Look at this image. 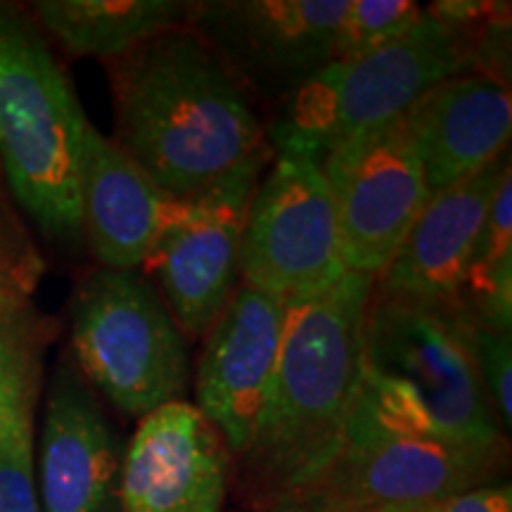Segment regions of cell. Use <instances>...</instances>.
<instances>
[{
  "label": "cell",
  "mask_w": 512,
  "mask_h": 512,
  "mask_svg": "<svg viewBox=\"0 0 512 512\" xmlns=\"http://www.w3.org/2000/svg\"><path fill=\"white\" fill-rule=\"evenodd\" d=\"M403 117L418 145L432 197L508 152L510 83L475 72L448 76Z\"/></svg>",
  "instance_id": "cell-17"
},
{
  "label": "cell",
  "mask_w": 512,
  "mask_h": 512,
  "mask_svg": "<svg viewBox=\"0 0 512 512\" xmlns=\"http://www.w3.org/2000/svg\"><path fill=\"white\" fill-rule=\"evenodd\" d=\"M453 323L467 354L475 363L477 375L482 377L486 394H489L494 411L501 420L505 434L512 425V335L510 330L484 323L456 302L448 304Z\"/></svg>",
  "instance_id": "cell-22"
},
{
  "label": "cell",
  "mask_w": 512,
  "mask_h": 512,
  "mask_svg": "<svg viewBox=\"0 0 512 512\" xmlns=\"http://www.w3.org/2000/svg\"><path fill=\"white\" fill-rule=\"evenodd\" d=\"M273 159L271 143L221 178L181 200L143 264L155 275L183 335L204 337L238 290L247 214Z\"/></svg>",
  "instance_id": "cell-9"
},
{
  "label": "cell",
  "mask_w": 512,
  "mask_h": 512,
  "mask_svg": "<svg viewBox=\"0 0 512 512\" xmlns=\"http://www.w3.org/2000/svg\"><path fill=\"white\" fill-rule=\"evenodd\" d=\"M349 0H209L195 29L238 83L280 100L332 62Z\"/></svg>",
  "instance_id": "cell-11"
},
{
  "label": "cell",
  "mask_w": 512,
  "mask_h": 512,
  "mask_svg": "<svg viewBox=\"0 0 512 512\" xmlns=\"http://www.w3.org/2000/svg\"><path fill=\"white\" fill-rule=\"evenodd\" d=\"M510 171V155L503 152L477 174L434 192L399 252L375 278L373 292L422 304H451L465 283L496 190Z\"/></svg>",
  "instance_id": "cell-15"
},
{
  "label": "cell",
  "mask_w": 512,
  "mask_h": 512,
  "mask_svg": "<svg viewBox=\"0 0 512 512\" xmlns=\"http://www.w3.org/2000/svg\"><path fill=\"white\" fill-rule=\"evenodd\" d=\"M69 354L95 394L128 418L181 401L190 384L183 330L138 271L83 275L69 299Z\"/></svg>",
  "instance_id": "cell-5"
},
{
  "label": "cell",
  "mask_w": 512,
  "mask_h": 512,
  "mask_svg": "<svg viewBox=\"0 0 512 512\" xmlns=\"http://www.w3.org/2000/svg\"><path fill=\"white\" fill-rule=\"evenodd\" d=\"M119 432L69 349L46 384L36 446L38 512H124Z\"/></svg>",
  "instance_id": "cell-12"
},
{
  "label": "cell",
  "mask_w": 512,
  "mask_h": 512,
  "mask_svg": "<svg viewBox=\"0 0 512 512\" xmlns=\"http://www.w3.org/2000/svg\"><path fill=\"white\" fill-rule=\"evenodd\" d=\"M287 302L238 285L214 320L195 377L197 408L221 434L230 456H242L264 408L280 344Z\"/></svg>",
  "instance_id": "cell-13"
},
{
  "label": "cell",
  "mask_w": 512,
  "mask_h": 512,
  "mask_svg": "<svg viewBox=\"0 0 512 512\" xmlns=\"http://www.w3.org/2000/svg\"><path fill=\"white\" fill-rule=\"evenodd\" d=\"M46 259L0 176V320L34 304Z\"/></svg>",
  "instance_id": "cell-21"
},
{
  "label": "cell",
  "mask_w": 512,
  "mask_h": 512,
  "mask_svg": "<svg viewBox=\"0 0 512 512\" xmlns=\"http://www.w3.org/2000/svg\"><path fill=\"white\" fill-rule=\"evenodd\" d=\"M465 72L456 38L425 10L396 41L325 64L285 95L268 143L273 150L294 147L323 159L339 140L403 117L432 86Z\"/></svg>",
  "instance_id": "cell-6"
},
{
  "label": "cell",
  "mask_w": 512,
  "mask_h": 512,
  "mask_svg": "<svg viewBox=\"0 0 512 512\" xmlns=\"http://www.w3.org/2000/svg\"><path fill=\"white\" fill-rule=\"evenodd\" d=\"M382 512H512V489L510 484L496 482L434 503Z\"/></svg>",
  "instance_id": "cell-24"
},
{
  "label": "cell",
  "mask_w": 512,
  "mask_h": 512,
  "mask_svg": "<svg viewBox=\"0 0 512 512\" xmlns=\"http://www.w3.org/2000/svg\"><path fill=\"white\" fill-rule=\"evenodd\" d=\"M233 456L221 434L188 401L140 418L124 451V512H221Z\"/></svg>",
  "instance_id": "cell-14"
},
{
  "label": "cell",
  "mask_w": 512,
  "mask_h": 512,
  "mask_svg": "<svg viewBox=\"0 0 512 512\" xmlns=\"http://www.w3.org/2000/svg\"><path fill=\"white\" fill-rule=\"evenodd\" d=\"M356 408L387 430L458 448H508L448 304L370 294Z\"/></svg>",
  "instance_id": "cell-3"
},
{
  "label": "cell",
  "mask_w": 512,
  "mask_h": 512,
  "mask_svg": "<svg viewBox=\"0 0 512 512\" xmlns=\"http://www.w3.org/2000/svg\"><path fill=\"white\" fill-rule=\"evenodd\" d=\"M72 79L27 5L0 0V176L43 240L83 245L79 152L86 126Z\"/></svg>",
  "instance_id": "cell-4"
},
{
  "label": "cell",
  "mask_w": 512,
  "mask_h": 512,
  "mask_svg": "<svg viewBox=\"0 0 512 512\" xmlns=\"http://www.w3.org/2000/svg\"><path fill=\"white\" fill-rule=\"evenodd\" d=\"M320 166L335 204L344 268L375 280L430 200L406 117L339 140Z\"/></svg>",
  "instance_id": "cell-10"
},
{
  "label": "cell",
  "mask_w": 512,
  "mask_h": 512,
  "mask_svg": "<svg viewBox=\"0 0 512 512\" xmlns=\"http://www.w3.org/2000/svg\"><path fill=\"white\" fill-rule=\"evenodd\" d=\"M373 278L347 271L330 290L287 304L278 366L240 484L256 508L290 505L347 437L363 382V323Z\"/></svg>",
  "instance_id": "cell-1"
},
{
  "label": "cell",
  "mask_w": 512,
  "mask_h": 512,
  "mask_svg": "<svg viewBox=\"0 0 512 512\" xmlns=\"http://www.w3.org/2000/svg\"><path fill=\"white\" fill-rule=\"evenodd\" d=\"M268 512H316V510H306V508H299V505H280V508H275V510H268Z\"/></svg>",
  "instance_id": "cell-25"
},
{
  "label": "cell",
  "mask_w": 512,
  "mask_h": 512,
  "mask_svg": "<svg viewBox=\"0 0 512 512\" xmlns=\"http://www.w3.org/2000/svg\"><path fill=\"white\" fill-rule=\"evenodd\" d=\"M508 448H458L377 425L354 408L337 456L290 505L316 512L415 508L496 484Z\"/></svg>",
  "instance_id": "cell-7"
},
{
  "label": "cell",
  "mask_w": 512,
  "mask_h": 512,
  "mask_svg": "<svg viewBox=\"0 0 512 512\" xmlns=\"http://www.w3.org/2000/svg\"><path fill=\"white\" fill-rule=\"evenodd\" d=\"M425 10L413 0H349L339 24L332 62L354 60L411 31Z\"/></svg>",
  "instance_id": "cell-23"
},
{
  "label": "cell",
  "mask_w": 512,
  "mask_h": 512,
  "mask_svg": "<svg viewBox=\"0 0 512 512\" xmlns=\"http://www.w3.org/2000/svg\"><path fill=\"white\" fill-rule=\"evenodd\" d=\"M114 143L159 188L188 200L268 145L230 69L195 29L164 31L107 62Z\"/></svg>",
  "instance_id": "cell-2"
},
{
  "label": "cell",
  "mask_w": 512,
  "mask_h": 512,
  "mask_svg": "<svg viewBox=\"0 0 512 512\" xmlns=\"http://www.w3.org/2000/svg\"><path fill=\"white\" fill-rule=\"evenodd\" d=\"M55 335L34 304L0 320V512H38L36 408Z\"/></svg>",
  "instance_id": "cell-18"
},
{
  "label": "cell",
  "mask_w": 512,
  "mask_h": 512,
  "mask_svg": "<svg viewBox=\"0 0 512 512\" xmlns=\"http://www.w3.org/2000/svg\"><path fill=\"white\" fill-rule=\"evenodd\" d=\"M43 34L74 57L110 62L164 31L190 27L185 0H36L27 5Z\"/></svg>",
  "instance_id": "cell-19"
},
{
  "label": "cell",
  "mask_w": 512,
  "mask_h": 512,
  "mask_svg": "<svg viewBox=\"0 0 512 512\" xmlns=\"http://www.w3.org/2000/svg\"><path fill=\"white\" fill-rule=\"evenodd\" d=\"M347 273L320 159L283 147L261 176L240 249V283L283 302L316 297Z\"/></svg>",
  "instance_id": "cell-8"
},
{
  "label": "cell",
  "mask_w": 512,
  "mask_h": 512,
  "mask_svg": "<svg viewBox=\"0 0 512 512\" xmlns=\"http://www.w3.org/2000/svg\"><path fill=\"white\" fill-rule=\"evenodd\" d=\"M178 207L181 200L86 121L79 152L81 235L102 268L138 271Z\"/></svg>",
  "instance_id": "cell-16"
},
{
  "label": "cell",
  "mask_w": 512,
  "mask_h": 512,
  "mask_svg": "<svg viewBox=\"0 0 512 512\" xmlns=\"http://www.w3.org/2000/svg\"><path fill=\"white\" fill-rule=\"evenodd\" d=\"M472 316L510 330L512 320V171L496 190L465 283L453 299Z\"/></svg>",
  "instance_id": "cell-20"
}]
</instances>
